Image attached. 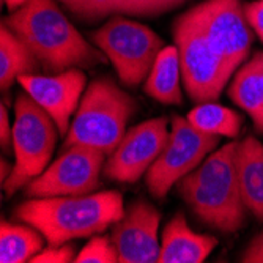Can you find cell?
Wrapping results in <instances>:
<instances>
[{
    "label": "cell",
    "mask_w": 263,
    "mask_h": 263,
    "mask_svg": "<svg viewBox=\"0 0 263 263\" xmlns=\"http://www.w3.org/2000/svg\"><path fill=\"white\" fill-rule=\"evenodd\" d=\"M181 66L177 46H165L155 60V65L143 85V91L162 104H181L180 88Z\"/></svg>",
    "instance_id": "cell-18"
},
{
    "label": "cell",
    "mask_w": 263,
    "mask_h": 263,
    "mask_svg": "<svg viewBox=\"0 0 263 263\" xmlns=\"http://www.w3.org/2000/svg\"><path fill=\"white\" fill-rule=\"evenodd\" d=\"M0 145H2V150H8V147L13 145V128L10 125L5 104L0 106Z\"/></svg>",
    "instance_id": "cell-27"
},
{
    "label": "cell",
    "mask_w": 263,
    "mask_h": 263,
    "mask_svg": "<svg viewBox=\"0 0 263 263\" xmlns=\"http://www.w3.org/2000/svg\"><path fill=\"white\" fill-rule=\"evenodd\" d=\"M14 115L13 152L16 162L2 184L8 197L46 171L60 134L54 118L27 91L17 95Z\"/></svg>",
    "instance_id": "cell-5"
},
{
    "label": "cell",
    "mask_w": 263,
    "mask_h": 263,
    "mask_svg": "<svg viewBox=\"0 0 263 263\" xmlns=\"http://www.w3.org/2000/svg\"><path fill=\"white\" fill-rule=\"evenodd\" d=\"M172 33L187 97L196 104L216 101L232 76L224 60L187 11L177 17Z\"/></svg>",
    "instance_id": "cell-7"
},
{
    "label": "cell",
    "mask_w": 263,
    "mask_h": 263,
    "mask_svg": "<svg viewBox=\"0 0 263 263\" xmlns=\"http://www.w3.org/2000/svg\"><path fill=\"white\" fill-rule=\"evenodd\" d=\"M221 136L206 134L191 125L187 118L172 115V131L164 150L145 175L148 193L164 200L174 184L193 172L219 145Z\"/></svg>",
    "instance_id": "cell-8"
},
{
    "label": "cell",
    "mask_w": 263,
    "mask_h": 263,
    "mask_svg": "<svg viewBox=\"0 0 263 263\" xmlns=\"http://www.w3.org/2000/svg\"><path fill=\"white\" fill-rule=\"evenodd\" d=\"M159 222L161 213L155 205L147 200L133 202L110 232L118 263H156L161 252Z\"/></svg>",
    "instance_id": "cell-13"
},
{
    "label": "cell",
    "mask_w": 263,
    "mask_h": 263,
    "mask_svg": "<svg viewBox=\"0 0 263 263\" xmlns=\"http://www.w3.org/2000/svg\"><path fill=\"white\" fill-rule=\"evenodd\" d=\"M184 2L186 0H123L117 13L133 16H158L177 8Z\"/></svg>",
    "instance_id": "cell-23"
},
{
    "label": "cell",
    "mask_w": 263,
    "mask_h": 263,
    "mask_svg": "<svg viewBox=\"0 0 263 263\" xmlns=\"http://www.w3.org/2000/svg\"><path fill=\"white\" fill-rule=\"evenodd\" d=\"M240 261L245 263H263V230L252 238V241L246 246L241 254Z\"/></svg>",
    "instance_id": "cell-26"
},
{
    "label": "cell",
    "mask_w": 263,
    "mask_h": 263,
    "mask_svg": "<svg viewBox=\"0 0 263 263\" xmlns=\"http://www.w3.org/2000/svg\"><path fill=\"white\" fill-rule=\"evenodd\" d=\"M187 14L199 24L233 74L248 59L252 44L254 30L248 22L243 0H205Z\"/></svg>",
    "instance_id": "cell-10"
},
{
    "label": "cell",
    "mask_w": 263,
    "mask_h": 263,
    "mask_svg": "<svg viewBox=\"0 0 263 263\" xmlns=\"http://www.w3.org/2000/svg\"><path fill=\"white\" fill-rule=\"evenodd\" d=\"M186 118L199 131L230 139L240 136L243 126V117L240 114L214 101L197 104Z\"/></svg>",
    "instance_id": "cell-20"
},
{
    "label": "cell",
    "mask_w": 263,
    "mask_h": 263,
    "mask_svg": "<svg viewBox=\"0 0 263 263\" xmlns=\"http://www.w3.org/2000/svg\"><path fill=\"white\" fill-rule=\"evenodd\" d=\"M43 249L41 233L35 227L11 224L2 219L0 224V261L26 263Z\"/></svg>",
    "instance_id": "cell-19"
},
{
    "label": "cell",
    "mask_w": 263,
    "mask_h": 263,
    "mask_svg": "<svg viewBox=\"0 0 263 263\" xmlns=\"http://www.w3.org/2000/svg\"><path fill=\"white\" fill-rule=\"evenodd\" d=\"M236 148L238 142L233 140L213 152L177 183L180 196L196 216L224 233L238 232L246 226L248 208L236 174Z\"/></svg>",
    "instance_id": "cell-3"
},
{
    "label": "cell",
    "mask_w": 263,
    "mask_h": 263,
    "mask_svg": "<svg viewBox=\"0 0 263 263\" xmlns=\"http://www.w3.org/2000/svg\"><path fill=\"white\" fill-rule=\"evenodd\" d=\"M91 40L128 87H137L148 78L156 57L165 47L164 40L150 27L123 16L110 17L91 33Z\"/></svg>",
    "instance_id": "cell-6"
},
{
    "label": "cell",
    "mask_w": 263,
    "mask_h": 263,
    "mask_svg": "<svg viewBox=\"0 0 263 263\" xmlns=\"http://www.w3.org/2000/svg\"><path fill=\"white\" fill-rule=\"evenodd\" d=\"M167 118L156 117L145 120L125 133L117 148L104 162V175L118 183H136L147 174L164 150L169 131Z\"/></svg>",
    "instance_id": "cell-11"
},
{
    "label": "cell",
    "mask_w": 263,
    "mask_h": 263,
    "mask_svg": "<svg viewBox=\"0 0 263 263\" xmlns=\"http://www.w3.org/2000/svg\"><path fill=\"white\" fill-rule=\"evenodd\" d=\"M216 246V238L196 233L184 214L177 213L162 232L158 263H203Z\"/></svg>",
    "instance_id": "cell-14"
},
{
    "label": "cell",
    "mask_w": 263,
    "mask_h": 263,
    "mask_svg": "<svg viewBox=\"0 0 263 263\" xmlns=\"http://www.w3.org/2000/svg\"><path fill=\"white\" fill-rule=\"evenodd\" d=\"M5 2V5H7V8L13 13V11H16V10H19L22 5H26L29 0H4Z\"/></svg>",
    "instance_id": "cell-29"
},
{
    "label": "cell",
    "mask_w": 263,
    "mask_h": 263,
    "mask_svg": "<svg viewBox=\"0 0 263 263\" xmlns=\"http://www.w3.org/2000/svg\"><path fill=\"white\" fill-rule=\"evenodd\" d=\"M74 263H118V251L110 236H91Z\"/></svg>",
    "instance_id": "cell-22"
},
{
    "label": "cell",
    "mask_w": 263,
    "mask_h": 263,
    "mask_svg": "<svg viewBox=\"0 0 263 263\" xmlns=\"http://www.w3.org/2000/svg\"><path fill=\"white\" fill-rule=\"evenodd\" d=\"M43 69L40 60L7 24L0 27V88L7 91L22 74H38Z\"/></svg>",
    "instance_id": "cell-17"
},
{
    "label": "cell",
    "mask_w": 263,
    "mask_h": 263,
    "mask_svg": "<svg viewBox=\"0 0 263 263\" xmlns=\"http://www.w3.org/2000/svg\"><path fill=\"white\" fill-rule=\"evenodd\" d=\"M137 103L110 78L101 76L88 84L65 137L63 148L85 145L110 155L126 133Z\"/></svg>",
    "instance_id": "cell-4"
},
{
    "label": "cell",
    "mask_w": 263,
    "mask_h": 263,
    "mask_svg": "<svg viewBox=\"0 0 263 263\" xmlns=\"http://www.w3.org/2000/svg\"><path fill=\"white\" fill-rule=\"evenodd\" d=\"M11 171H13V165L8 161L5 158L0 159V181H2V184L7 181V178L10 177Z\"/></svg>",
    "instance_id": "cell-28"
},
{
    "label": "cell",
    "mask_w": 263,
    "mask_h": 263,
    "mask_svg": "<svg viewBox=\"0 0 263 263\" xmlns=\"http://www.w3.org/2000/svg\"><path fill=\"white\" fill-rule=\"evenodd\" d=\"M60 2L79 21L98 22L110 14H117L123 0H60Z\"/></svg>",
    "instance_id": "cell-21"
},
{
    "label": "cell",
    "mask_w": 263,
    "mask_h": 263,
    "mask_svg": "<svg viewBox=\"0 0 263 263\" xmlns=\"http://www.w3.org/2000/svg\"><path fill=\"white\" fill-rule=\"evenodd\" d=\"M17 82L47 112L59 128L60 136H66L71 117L79 107L87 85V76L81 68H69L52 76L22 74Z\"/></svg>",
    "instance_id": "cell-12"
},
{
    "label": "cell",
    "mask_w": 263,
    "mask_h": 263,
    "mask_svg": "<svg viewBox=\"0 0 263 263\" xmlns=\"http://www.w3.org/2000/svg\"><path fill=\"white\" fill-rule=\"evenodd\" d=\"M245 11L254 33H257V36L263 41V0H255V2L246 4Z\"/></svg>",
    "instance_id": "cell-25"
},
{
    "label": "cell",
    "mask_w": 263,
    "mask_h": 263,
    "mask_svg": "<svg viewBox=\"0 0 263 263\" xmlns=\"http://www.w3.org/2000/svg\"><path fill=\"white\" fill-rule=\"evenodd\" d=\"M255 55H257V57L260 59V62L263 63V52H255Z\"/></svg>",
    "instance_id": "cell-30"
},
{
    "label": "cell",
    "mask_w": 263,
    "mask_h": 263,
    "mask_svg": "<svg viewBox=\"0 0 263 263\" xmlns=\"http://www.w3.org/2000/svg\"><path fill=\"white\" fill-rule=\"evenodd\" d=\"M118 191L82 196L29 199L16 206L14 216L35 227L49 245H63L78 238L103 233L125 216Z\"/></svg>",
    "instance_id": "cell-2"
},
{
    "label": "cell",
    "mask_w": 263,
    "mask_h": 263,
    "mask_svg": "<svg viewBox=\"0 0 263 263\" xmlns=\"http://www.w3.org/2000/svg\"><path fill=\"white\" fill-rule=\"evenodd\" d=\"M235 162L243 202L255 219L263 221V143L246 136L238 142Z\"/></svg>",
    "instance_id": "cell-15"
},
{
    "label": "cell",
    "mask_w": 263,
    "mask_h": 263,
    "mask_svg": "<svg viewBox=\"0 0 263 263\" xmlns=\"http://www.w3.org/2000/svg\"><path fill=\"white\" fill-rule=\"evenodd\" d=\"M230 100L240 106L254 122V128L263 134V63L254 54L236 74L229 87Z\"/></svg>",
    "instance_id": "cell-16"
},
{
    "label": "cell",
    "mask_w": 263,
    "mask_h": 263,
    "mask_svg": "<svg viewBox=\"0 0 263 263\" xmlns=\"http://www.w3.org/2000/svg\"><path fill=\"white\" fill-rule=\"evenodd\" d=\"M4 24L30 47L47 73L93 68L107 62V57L79 33L54 0H29L5 17Z\"/></svg>",
    "instance_id": "cell-1"
},
{
    "label": "cell",
    "mask_w": 263,
    "mask_h": 263,
    "mask_svg": "<svg viewBox=\"0 0 263 263\" xmlns=\"http://www.w3.org/2000/svg\"><path fill=\"white\" fill-rule=\"evenodd\" d=\"M106 153L85 145L62 148L59 158L26 186L29 199L90 194L100 184Z\"/></svg>",
    "instance_id": "cell-9"
},
{
    "label": "cell",
    "mask_w": 263,
    "mask_h": 263,
    "mask_svg": "<svg viewBox=\"0 0 263 263\" xmlns=\"http://www.w3.org/2000/svg\"><path fill=\"white\" fill-rule=\"evenodd\" d=\"M76 255V246L69 241L63 245H49L33 255L30 263H74Z\"/></svg>",
    "instance_id": "cell-24"
}]
</instances>
